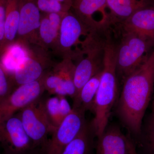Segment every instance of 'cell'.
Wrapping results in <instances>:
<instances>
[{
  "label": "cell",
  "instance_id": "cell-1",
  "mask_svg": "<svg viewBox=\"0 0 154 154\" xmlns=\"http://www.w3.org/2000/svg\"><path fill=\"white\" fill-rule=\"evenodd\" d=\"M154 86V48L141 65L126 77L116 102V113L133 135L141 134L143 119Z\"/></svg>",
  "mask_w": 154,
  "mask_h": 154
},
{
  "label": "cell",
  "instance_id": "cell-2",
  "mask_svg": "<svg viewBox=\"0 0 154 154\" xmlns=\"http://www.w3.org/2000/svg\"><path fill=\"white\" fill-rule=\"evenodd\" d=\"M117 44L107 36L105 45L104 66L92 112L91 122L96 137L102 134L108 124L111 111L118 100V81L116 70Z\"/></svg>",
  "mask_w": 154,
  "mask_h": 154
},
{
  "label": "cell",
  "instance_id": "cell-3",
  "mask_svg": "<svg viewBox=\"0 0 154 154\" xmlns=\"http://www.w3.org/2000/svg\"><path fill=\"white\" fill-rule=\"evenodd\" d=\"M95 31H97L88 27L71 10L63 17L57 42L52 52L62 59L69 58L78 61L83 56L87 45L98 33L86 40H81V38Z\"/></svg>",
  "mask_w": 154,
  "mask_h": 154
},
{
  "label": "cell",
  "instance_id": "cell-4",
  "mask_svg": "<svg viewBox=\"0 0 154 154\" xmlns=\"http://www.w3.org/2000/svg\"><path fill=\"white\" fill-rule=\"evenodd\" d=\"M154 43L148 39L132 32L124 31L122 38L117 44L116 70L117 77L122 81L135 70L149 54L148 52Z\"/></svg>",
  "mask_w": 154,
  "mask_h": 154
},
{
  "label": "cell",
  "instance_id": "cell-5",
  "mask_svg": "<svg viewBox=\"0 0 154 154\" xmlns=\"http://www.w3.org/2000/svg\"><path fill=\"white\" fill-rule=\"evenodd\" d=\"M18 114L34 148L40 150L47 143L48 136L56 129L48 117L43 99L41 97L30 103Z\"/></svg>",
  "mask_w": 154,
  "mask_h": 154
},
{
  "label": "cell",
  "instance_id": "cell-6",
  "mask_svg": "<svg viewBox=\"0 0 154 154\" xmlns=\"http://www.w3.org/2000/svg\"><path fill=\"white\" fill-rule=\"evenodd\" d=\"M30 46L29 55L11 76L15 89L40 79L55 63L49 51L36 45Z\"/></svg>",
  "mask_w": 154,
  "mask_h": 154
},
{
  "label": "cell",
  "instance_id": "cell-7",
  "mask_svg": "<svg viewBox=\"0 0 154 154\" xmlns=\"http://www.w3.org/2000/svg\"><path fill=\"white\" fill-rule=\"evenodd\" d=\"M85 113L79 109L72 108L71 113L51 134L41 154H60L65 148L81 131L87 121Z\"/></svg>",
  "mask_w": 154,
  "mask_h": 154
},
{
  "label": "cell",
  "instance_id": "cell-8",
  "mask_svg": "<svg viewBox=\"0 0 154 154\" xmlns=\"http://www.w3.org/2000/svg\"><path fill=\"white\" fill-rule=\"evenodd\" d=\"M106 37L102 38L100 36L95 40L75 64L74 83L76 96L88 81L103 70Z\"/></svg>",
  "mask_w": 154,
  "mask_h": 154
},
{
  "label": "cell",
  "instance_id": "cell-9",
  "mask_svg": "<svg viewBox=\"0 0 154 154\" xmlns=\"http://www.w3.org/2000/svg\"><path fill=\"white\" fill-rule=\"evenodd\" d=\"M45 91L43 77L16 88L0 103V125L30 103L41 98Z\"/></svg>",
  "mask_w": 154,
  "mask_h": 154
},
{
  "label": "cell",
  "instance_id": "cell-10",
  "mask_svg": "<svg viewBox=\"0 0 154 154\" xmlns=\"http://www.w3.org/2000/svg\"><path fill=\"white\" fill-rule=\"evenodd\" d=\"M71 10L88 27L104 32L114 23L107 0H74Z\"/></svg>",
  "mask_w": 154,
  "mask_h": 154
},
{
  "label": "cell",
  "instance_id": "cell-11",
  "mask_svg": "<svg viewBox=\"0 0 154 154\" xmlns=\"http://www.w3.org/2000/svg\"><path fill=\"white\" fill-rule=\"evenodd\" d=\"M0 144L6 154H30L35 149L18 113L0 125Z\"/></svg>",
  "mask_w": 154,
  "mask_h": 154
},
{
  "label": "cell",
  "instance_id": "cell-12",
  "mask_svg": "<svg viewBox=\"0 0 154 154\" xmlns=\"http://www.w3.org/2000/svg\"><path fill=\"white\" fill-rule=\"evenodd\" d=\"M19 10L20 20L17 41L28 45L37 44L42 13L36 0H20Z\"/></svg>",
  "mask_w": 154,
  "mask_h": 154
},
{
  "label": "cell",
  "instance_id": "cell-13",
  "mask_svg": "<svg viewBox=\"0 0 154 154\" xmlns=\"http://www.w3.org/2000/svg\"><path fill=\"white\" fill-rule=\"evenodd\" d=\"M97 138L96 154H130L132 139L130 135L123 134L118 125H107L102 134Z\"/></svg>",
  "mask_w": 154,
  "mask_h": 154
},
{
  "label": "cell",
  "instance_id": "cell-14",
  "mask_svg": "<svg viewBox=\"0 0 154 154\" xmlns=\"http://www.w3.org/2000/svg\"><path fill=\"white\" fill-rule=\"evenodd\" d=\"M120 23L124 31L137 34L154 43V4L140 9Z\"/></svg>",
  "mask_w": 154,
  "mask_h": 154
},
{
  "label": "cell",
  "instance_id": "cell-15",
  "mask_svg": "<svg viewBox=\"0 0 154 154\" xmlns=\"http://www.w3.org/2000/svg\"><path fill=\"white\" fill-rule=\"evenodd\" d=\"M65 14L42 13L36 45L46 50L55 48L57 42L62 20Z\"/></svg>",
  "mask_w": 154,
  "mask_h": 154
},
{
  "label": "cell",
  "instance_id": "cell-16",
  "mask_svg": "<svg viewBox=\"0 0 154 154\" xmlns=\"http://www.w3.org/2000/svg\"><path fill=\"white\" fill-rule=\"evenodd\" d=\"M113 22H121L137 11L153 5V0H107Z\"/></svg>",
  "mask_w": 154,
  "mask_h": 154
},
{
  "label": "cell",
  "instance_id": "cell-17",
  "mask_svg": "<svg viewBox=\"0 0 154 154\" xmlns=\"http://www.w3.org/2000/svg\"><path fill=\"white\" fill-rule=\"evenodd\" d=\"M96 137L91 122L87 121L79 134L60 154H94Z\"/></svg>",
  "mask_w": 154,
  "mask_h": 154
},
{
  "label": "cell",
  "instance_id": "cell-18",
  "mask_svg": "<svg viewBox=\"0 0 154 154\" xmlns=\"http://www.w3.org/2000/svg\"><path fill=\"white\" fill-rule=\"evenodd\" d=\"M102 71L91 78L84 85L73 99L72 108L81 109L85 112L88 110L92 112Z\"/></svg>",
  "mask_w": 154,
  "mask_h": 154
},
{
  "label": "cell",
  "instance_id": "cell-19",
  "mask_svg": "<svg viewBox=\"0 0 154 154\" xmlns=\"http://www.w3.org/2000/svg\"><path fill=\"white\" fill-rule=\"evenodd\" d=\"M19 7L20 0H7L5 14V51L7 48L17 40L20 20Z\"/></svg>",
  "mask_w": 154,
  "mask_h": 154
},
{
  "label": "cell",
  "instance_id": "cell-20",
  "mask_svg": "<svg viewBox=\"0 0 154 154\" xmlns=\"http://www.w3.org/2000/svg\"><path fill=\"white\" fill-rule=\"evenodd\" d=\"M75 64L71 59H63L60 62L55 63L52 69L58 74L62 81L63 88L66 96L73 99L76 95L74 83Z\"/></svg>",
  "mask_w": 154,
  "mask_h": 154
},
{
  "label": "cell",
  "instance_id": "cell-21",
  "mask_svg": "<svg viewBox=\"0 0 154 154\" xmlns=\"http://www.w3.org/2000/svg\"><path fill=\"white\" fill-rule=\"evenodd\" d=\"M46 114L51 125L56 128L64 118L61 113L59 96H55L43 99Z\"/></svg>",
  "mask_w": 154,
  "mask_h": 154
},
{
  "label": "cell",
  "instance_id": "cell-22",
  "mask_svg": "<svg viewBox=\"0 0 154 154\" xmlns=\"http://www.w3.org/2000/svg\"><path fill=\"white\" fill-rule=\"evenodd\" d=\"M36 3L39 11L42 14H65L71 10V8L57 0H36Z\"/></svg>",
  "mask_w": 154,
  "mask_h": 154
},
{
  "label": "cell",
  "instance_id": "cell-23",
  "mask_svg": "<svg viewBox=\"0 0 154 154\" xmlns=\"http://www.w3.org/2000/svg\"><path fill=\"white\" fill-rule=\"evenodd\" d=\"M15 90L11 76L0 64V103Z\"/></svg>",
  "mask_w": 154,
  "mask_h": 154
},
{
  "label": "cell",
  "instance_id": "cell-24",
  "mask_svg": "<svg viewBox=\"0 0 154 154\" xmlns=\"http://www.w3.org/2000/svg\"><path fill=\"white\" fill-rule=\"evenodd\" d=\"M144 144L149 154H154V97L152 102L151 112L146 127Z\"/></svg>",
  "mask_w": 154,
  "mask_h": 154
},
{
  "label": "cell",
  "instance_id": "cell-25",
  "mask_svg": "<svg viewBox=\"0 0 154 154\" xmlns=\"http://www.w3.org/2000/svg\"><path fill=\"white\" fill-rule=\"evenodd\" d=\"M7 0H0V59L5 51V14Z\"/></svg>",
  "mask_w": 154,
  "mask_h": 154
},
{
  "label": "cell",
  "instance_id": "cell-26",
  "mask_svg": "<svg viewBox=\"0 0 154 154\" xmlns=\"http://www.w3.org/2000/svg\"><path fill=\"white\" fill-rule=\"evenodd\" d=\"M59 105L60 112L64 119L71 113L72 107L69 104L65 96H59Z\"/></svg>",
  "mask_w": 154,
  "mask_h": 154
},
{
  "label": "cell",
  "instance_id": "cell-27",
  "mask_svg": "<svg viewBox=\"0 0 154 154\" xmlns=\"http://www.w3.org/2000/svg\"><path fill=\"white\" fill-rule=\"evenodd\" d=\"M58 2L71 8L74 0H57Z\"/></svg>",
  "mask_w": 154,
  "mask_h": 154
},
{
  "label": "cell",
  "instance_id": "cell-28",
  "mask_svg": "<svg viewBox=\"0 0 154 154\" xmlns=\"http://www.w3.org/2000/svg\"><path fill=\"white\" fill-rule=\"evenodd\" d=\"M130 154H137L136 151L135 147L132 146L131 148Z\"/></svg>",
  "mask_w": 154,
  "mask_h": 154
}]
</instances>
